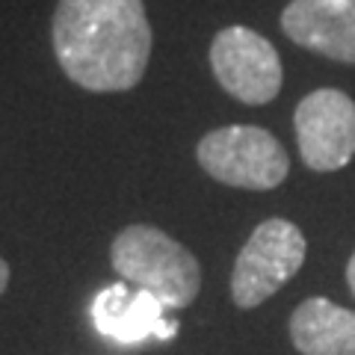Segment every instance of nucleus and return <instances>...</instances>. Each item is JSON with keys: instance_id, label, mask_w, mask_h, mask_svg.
I'll return each mask as SVG.
<instances>
[{"instance_id": "obj_1", "label": "nucleus", "mask_w": 355, "mask_h": 355, "mask_svg": "<svg viewBox=\"0 0 355 355\" xmlns=\"http://www.w3.org/2000/svg\"><path fill=\"white\" fill-rule=\"evenodd\" d=\"M51 39L62 74L86 92H128L151 60L142 0H60Z\"/></svg>"}, {"instance_id": "obj_2", "label": "nucleus", "mask_w": 355, "mask_h": 355, "mask_svg": "<svg viewBox=\"0 0 355 355\" xmlns=\"http://www.w3.org/2000/svg\"><path fill=\"white\" fill-rule=\"evenodd\" d=\"M113 270L137 291H148L163 308H187L202 291V266L196 254L154 225L121 228L110 246Z\"/></svg>"}, {"instance_id": "obj_3", "label": "nucleus", "mask_w": 355, "mask_h": 355, "mask_svg": "<svg viewBox=\"0 0 355 355\" xmlns=\"http://www.w3.org/2000/svg\"><path fill=\"white\" fill-rule=\"evenodd\" d=\"M196 157L214 181L240 190H275L291 172L284 146L254 125H228L205 133Z\"/></svg>"}, {"instance_id": "obj_4", "label": "nucleus", "mask_w": 355, "mask_h": 355, "mask_svg": "<svg viewBox=\"0 0 355 355\" xmlns=\"http://www.w3.org/2000/svg\"><path fill=\"white\" fill-rule=\"evenodd\" d=\"M308 254L305 234L293 222L272 216L261 222L240 249L231 272V299L240 308H258L302 270Z\"/></svg>"}, {"instance_id": "obj_5", "label": "nucleus", "mask_w": 355, "mask_h": 355, "mask_svg": "<svg viewBox=\"0 0 355 355\" xmlns=\"http://www.w3.org/2000/svg\"><path fill=\"white\" fill-rule=\"evenodd\" d=\"M210 69L231 98L249 107L270 104L284 83V69L275 44L243 24L225 27L214 36Z\"/></svg>"}, {"instance_id": "obj_6", "label": "nucleus", "mask_w": 355, "mask_h": 355, "mask_svg": "<svg viewBox=\"0 0 355 355\" xmlns=\"http://www.w3.org/2000/svg\"><path fill=\"white\" fill-rule=\"evenodd\" d=\"M293 130L308 169L338 172L355 154V101L340 89H314L296 104Z\"/></svg>"}, {"instance_id": "obj_7", "label": "nucleus", "mask_w": 355, "mask_h": 355, "mask_svg": "<svg viewBox=\"0 0 355 355\" xmlns=\"http://www.w3.org/2000/svg\"><path fill=\"white\" fill-rule=\"evenodd\" d=\"M282 30L299 48L355 65V0H291Z\"/></svg>"}, {"instance_id": "obj_8", "label": "nucleus", "mask_w": 355, "mask_h": 355, "mask_svg": "<svg viewBox=\"0 0 355 355\" xmlns=\"http://www.w3.org/2000/svg\"><path fill=\"white\" fill-rule=\"evenodd\" d=\"M163 305L148 291H130L128 284L104 287L92 302V323L116 343H139L151 335H175V323H163Z\"/></svg>"}, {"instance_id": "obj_9", "label": "nucleus", "mask_w": 355, "mask_h": 355, "mask_svg": "<svg viewBox=\"0 0 355 355\" xmlns=\"http://www.w3.org/2000/svg\"><path fill=\"white\" fill-rule=\"evenodd\" d=\"M291 340L302 355H355V311L311 296L291 314Z\"/></svg>"}, {"instance_id": "obj_10", "label": "nucleus", "mask_w": 355, "mask_h": 355, "mask_svg": "<svg viewBox=\"0 0 355 355\" xmlns=\"http://www.w3.org/2000/svg\"><path fill=\"white\" fill-rule=\"evenodd\" d=\"M6 287H9V263L0 258V296L6 293Z\"/></svg>"}, {"instance_id": "obj_11", "label": "nucleus", "mask_w": 355, "mask_h": 355, "mask_svg": "<svg viewBox=\"0 0 355 355\" xmlns=\"http://www.w3.org/2000/svg\"><path fill=\"white\" fill-rule=\"evenodd\" d=\"M347 284H349V291L355 296V254H352L349 263H347Z\"/></svg>"}]
</instances>
